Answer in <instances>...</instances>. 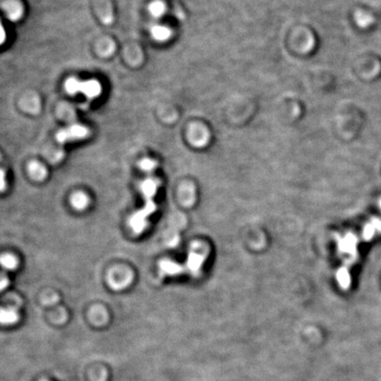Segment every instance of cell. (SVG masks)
I'll list each match as a JSON object with an SVG mask.
<instances>
[{"label":"cell","instance_id":"cell-1","mask_svg":"<svg viewBox=\"0 0 381 381\" xmlns=\"http://www.w3.org/2000/svg\"><path fill=\"white\" fill-rule=\"evenodd\" d=\"M160 185V180L153 177L146 179L141 185V190L145 199V206L134 213L130 220V225L136 234H140L146 229L148 225L147 219L157 210L154 197L157 194V189Z\"/></svg>","mask_w":381,"mask_h":381},{"label":"cell","instance_id":"cell-2","mask_svg":"<svg viewBox=\"0 0 381 381\" xmlns=\"http://www.w3.org/2000/svg\"><path fill=\"white\" fill-rule=\"evenodd\" d=\"M65 88L70 95L81 93L90 100L99 96L102 93V86L95 80L80 81L74 78H70L65 81Z\"/></svg>","mask_w":381,"mask_h":381},{"label":"cell","instance_id":"cell-3","mask_svg":"<svg viewBox=\"0 0 381 381\" xmlns=\"http://www.w3.org/2000/svg\"><path fill=\"white\" fill-rule=\"evenodd\" d=\"M89 134V131L88 128L81 125H73L69 126L68 128L62 129L57 134V141L65 144L69 141H77V140H82L87 138Z\"/></svg>","mask_w":381,"mask_h":381},{"label":"cell","instance_id":"cell-4","mask_svg":"<svg viewBox=\"0 0 381 381\" xmlns=\"http://www.w3.org/2000/svg\"><path fill=\"white\" fill-rule=\"evenodd\" d=\"M380 234H381V214L380 216L372 218L370 221L364 226L359 242L361 243V240L369 242Z\"/></svg>","mask_w":381,"mask_h":381},{"label":"cell","instance_id":"cell-5","mask_svg":"<svg viewBox=\"0 0 381 381\" xmlns=\"http://www.w3.org/2000/svg\"><path fill=\"white\" fill-rule=\"evenodd\" d=\"M19 320V313L12 308L0 309V324L4 326L13 325Z\"/></svg>","mask_w":381,"mask_h":381},{"label":"cell","instance_id":"cell-6","mask_svg":"<svg viewBox=\"0 0 381 381\" xmlns=\"http://www.w3.org/2000/svg\"><path fill=\"white\" fill-rule=\"evenodd\" d=\"M4 10L8 18L11 20H17L22 16L23 8L19 2H16V1L8 2L7 4L4 5Z\"/></svg>","mask_w":381,"mask_h":381},{"label":"cell","instance_id":"cell-7","mask_svg":"<svg viewBox=\"0 0 381 381\" xmlns=\"http://www.w3.org/2000/svg\"><path fill=\"white\" fill-rule=\"evenodd\" d=\"M151 34H152L153 37L157 41L164 42V41L168 40L172 36V30L170 27H166V26L156 25L152 27Z\"/></svg>","mask_w":381,"mask_h":381},{"label":"cell","instance_id":"cell-8","mask_svg":"<svg viewBox=\"0 0 381 381\" xmlns=\"http://www.w3.org/2000/svg\"><path fill=\"white\" fill-rule=\"evenodd\" d=\"M72 204L76 209L83 210L88 206L89 198L83 192H78L72 197Z\"/></svg>","mask_w":381,"mask_h":381},{"label":"cell","instance_id":"cell-9","mask_svg":"<svg viewBox=\"0 0 381 381\" xmlns=\"http://www.w3.org/2000/svg\"><path fill=\"white\" fill-rule=\"evenodd\" d=\"M29 173L34 180H44L47 174L45 168L36 162H34L29 165Z\"/></svg>","mask_w":381,"mask_h":381},{"label":"cell","instance_id":"cell-10","mask_svg":"<svg viewBox=\"0 0 381 381\" xmlns=\"http://www.w3.org/2000/svg\"><path fill=\"white\" fill-rule=\"evenodd\" d=\"M0 265L5 269L12 270V269H15L16 267L18 266V260L16 259L14 256L4 254L0 257Z\"/></svg>","mask_w":381,"mask_h":381},{"label":"cell","instance_id":"cell-11","mask_svg":"<svg viewBox=\"0 0 381 381\" xmlns=\"http://www.w3.org/2000/svg\"><path fill=\"white\" fill-rule=\"evenodd\" d=\"M165 11H166V6H165V4H164V2L159 1V0L153 2V3H151L150 5H149V11H150V13H151L154 17L158 18V17H161V16L164 15Z\"/></svg>","mask_w":381,"mask_h":381},{"label":"cell","instance_id":"cell-12","mask_svg":"<svg viewBox=\"0 0 381 381\" xmlns=\"http://www.w3.org/2000/svg\"><path fill=\"white\" fill-rule=\"evenodd\" d=\"M140 167L143 172H148V173L152 172L157 167V162L146 158L140 162Z\"/></svg>","mask_w":381,"mask_h":381},{"label":"cell","instance_id":"cell-13","mask_svg":"<svg viewBox=\"0 0 381 381\" xmlns=\"http://www.w3.org/2000/svg\"><path fill=\"white\" fill-rule=\"evenodd\" d=\"M6 187V182H5V173L3 170L0 169V191H4Z\"/></svg>","mask_w":381,"mask_h":381},{"label":"cell","instance_id":"cell-14","mask_svg":"<svg viewBox=\"0 0 381 381\" xmlns=\"http://www.w3.org/2000/svg\"><path fill=\"white\" fill-rule=\"evenodd\" d=\"M5 41V32H4V27L2 26V23L0 21V45L4 43Z\"/></svg>","mask_w":381,"mask_h":381},{"label":"cell","instance_id":"cell-15","mask_svg":"<svg viewBox=\"0 0 381 381\" xmlns=\"http://www.w3.org/2000/svg\"><path fill=\"white\" fill-rule=\"evenodd\" d=\"M8 285V280L4 276L0 275V290H4V288Z\"/></svg>","mask_w":381,"mask_h":381},{"label":"cell","instance_id":"cell-16","mask_svg":"<svg viewBox=\"0 0 381 381\" xmlns=\"http://www.w3.org/2000/svg\"></svg>","mask_w":381,"mask_h":381}]
</instances>
